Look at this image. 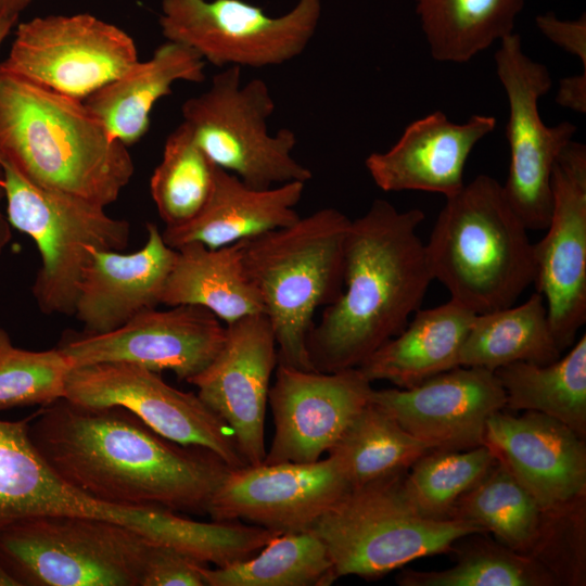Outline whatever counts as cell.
<instances>
[{
  "label": "cell",
  "instance_id": "38",
  "mask_svg": "<svg viewBox=\"0 0 586 586\" xmlns=\"http://www.w3.org/2000/svg\"><path fill=\"white\" fill-rule=\"evenodd\" d=\"M585 499L544 509L538 540L531 557L558 585L585 584Z\"/></svg>",
  "mask_w": 586,
  "mask_h": 586
},
{
  "label": "cell",
  "instance_id": "5",
  "mask_svg": "<svg viewBox=\"0 0 586 586\" xmlns=\"http://www.w3.org/2000/svg\"><path fill=\"white\" fill-rule=\"evenodd\" d=\"M349 224L341 211L326 207L290 226L244 240V266L271 323L279 362L316 371L307 336L316 310L333 303L342 292Z\"/></svg>",
  "mask_w": 586,
  "mask_h": 586
},
{
  "label": "cell",
  "instance_id": "10",
  "mask_svg": "<svg viewBox=\"0 0 586 586\" xmlns=\"http://www.w3.org/2000/svg\"><path fill=\"white\" fill-rule=\"evenodd\" d=\"M321 17V0H297L272 17L243 0H161L167 41L195 51L217 67L282 65L304 52Z\"/></svg>",
  "mask_w": 586,
  "mask_h": 586
},
{
  "label": "cell",
  "instance_id": "22",
  "mask_svg": "<svg viewBox=\"0 0 586 586\" xmlns=\"http://www.w3.org/2000/svg\"><path fill=\"white\" fill-rule=\"evenodd\" d=\"M148 239L136 252L91 249L74 315L84 333L116 330L138 314L156 308L177 250L167 245L155 224H146Z\"/></svg>",
  "mask_w": 586,
  "mask_h": 586
},
{
  "label": "cell",
  "instance_id": "31",
  "mask_svg": "<svg viewBox=\"0 0 586 586\" xmlns=\"http://www.w3.org/2000/svg\"><path fill=\"white\" fill-rule=\"evenodd\" d=\"M544 508L499 460L455 504L449 519L471 522L506 547L531 556Z\"/></svg>",
  "mask_w": 586,
  "mask_h": 586
},
{
  "label": "cell",
  "instance_id": "41",
  "mask_svg": "<svg viewBox=\"0 0 586 586\" xmlns=\"http://www.w3.org/2000/svg\"><path fill=\"white\" fill-rule=\"evenodd\" d=\"M556 102L577 113L586 112V72L560 80Z\"/></svg>",
  "mask_w": 586,
  "mask_h": 586
},
{
  "label": "cell",
  "instance_id": "35",
  "mask_svg": "<svg viewBox=\"0 0 586 586\" xmlns=\"http://www.w3.org/2000/svg\"><path fill=\"white\" fill-rule=\"evenodd\" d=\"M487 445L463 450L433 449L407 470L400 482L407 502L421 515L449 519L456 501L496 463Z\"/></svg>",
  "mask_w": 586,
  "mask_h": 586
},
{
  "label": "cell",
  "instance_id": "27",
  "mask_svg": "<svg viewBox=\"0 0 586 586\" xmlns=\"http://www.w3.org/2000/svg\"><path fill=\"white\" fill-rule=\"evenodd\" d=\"M561 354L537 291L520 305L476 314L461 346L459 365L495 371L517 361L547 365Z\"/></svg>",
  "mask_w": 586,
  "mask_h": 586
},
{
  "label": "cell",
  "instance_id": "6",
  "mask_svg": "<svg viewBox=\"0 0 586 586\" xmlns=\"http://www.w3.org/2000/svg\"><path fill=\"white\" fill-rule=\"evenodd\" d=\"M406 472L351 487L311 526L337 578L381 577L416 559L450 553L467 535L486 533L471 522L418 513L402 493Z\"/></svg>",
  "mask_w": 586,
  "mask_h": 586
},
{
  "label": "cell",
  "instance_id": "36",
  "mask_svg": "<svg viewBox=\"0 0 586 586\" xmlns=\"http://www.w3.org/2000/svg\"><path fill=\"white\" fill-rule=\"evenodd\" d=\"M72 369L58 347L39 352L20 348L0 327V411L43 407L65 398Z\"/></svg>",
  "mask_w": 586,
  "mask_h": 586
},
{
  "label": "cell",
  "instance_id": "12",
  "mask_svg": "<svg viewBox=\"0 0 586 586\" xmlns=\"http://www.w3.org/2000/svg\"><path fill=\"white\" fill-rule=\"evenodd\" d=\"M494 59L509 105L510 163L504 191L528 230L546 229L552 208L553 165L573 140L576 126L561 122L549 127L542 120L538 101L550 90L551 76L546 65L525 54L518 34L500 40Z\"/></svg>",
  "mask_w": 586,
  "mask_h": 586
},
{
  "label": "cell",
  "instance_id": "9",
  "mask_svg": "<svg viewBox=\"0 0 586 586\" xmlns=\"http://www.w3.org/2000/svg\"><path fill=\"white\" fill-rule=\"evenodd\" d=\"M275 109L263 79L242 82L241 68L231 66L215 74L204 92L186 100L181 113L209 160L249 187L306 183L313 173L292 156L295 133L288 128L275 135L268 130Z\"/></svg>",
  "mask_w": 586,
  "mask_h": 586
},
{
  "label": "cell",
  "instance_id": "30",
  "mask_svg": "<svg viewBox=\"0 0 586 586\" xmlns=\"http://www.w3.org/2000/svg\"><path fill=\"white\" fill-rule=\"evenodd\" d=\"M437 449L404 430L371 400L328 451L351 487L406 472L425 453Z\"/></svg>",
  "mask_w": 586,
  "mask_h": 586
},
{
  "label": "cell",
  "instance_id": "29",
  "mask_svg": "<svg viewBox=\"0 0 586 586\" xmlns=\"http://www.w3.org/2000/svg\"><path fill=\"white\" fill-rule=\"evenodd\" d=\"M527 0H416L431 55L466 63L513 33Z\"/></svg>",
  "mask_w": 586,
  "mask_h": 586
},
{
  "label": "cell",
  "instance_id": "15",
  "mask_svg": "<svg viewBox=\"0 0 586 586\" xmlns=\"http://www.w3.org/2000/svg\"><path fill=\"white\" fill-rule=\"evenodd\" d=\"M170 307L142 311L107 333H66L56 347L73 368L129 362L158 373L169 370L188 382L215 358L224 344L226 326L203 307Z\"/></svg>",
  "mask_w": 586,
  "mask_h": 586
},
{
  "label": "cell",
  "instance_id": "2",
  "mask_svg": "<svg viewBox=\"0 0 586 586\" xmlns=\"http://www.w3.org/2000/svg\"><path fill=\"white\" fill-rule=\"evenodd\" d=\"M423 219L419 208L402 212L377 199L351 220L342 292L307 336L316 371L357 368L420 308L434 280L425 243L417 232Z\"/></svg>",
  "mask_w": 586,
  "mask_h": 586
},
{
  "label": "cell",
  "instance_id": "19",
  "mask_svg": "<svg viewBox=\"0 0 586 586\" xmlns=\"http://www.w3.org/2000/svg\"><path fill=\"white\" fill-rule=\"evenodd\" d=\"M370 400L409 434L443 450L485 445L487 419L506 407L494 371L463 366L408 388H373Z\"/></svg>",
  "mask_w": 586,
  "mask_h": 586
},
{
  "label": "cell",
  "instance_id": "42",
  "mask_svg": "<svg viewBox=\"0 0 586 586\" xmlns=\"http://www.w3.org/2000/svg\"><path fill=\"white\" fill-rule=\"evenodd\" d=\"M3 169L0 165V256L3 254L7 245L12 238V228L2 211V203L4 201V188H3Z\"/></svg>",
  "mask_w": 586,
  "mask_h": 586
},
{
  "label": "cell",
  "instance_id": "23",
  "mask_svg": "<svg viewBox=\"0 0 586 586\" xmlns=\"http://www.w3.org/2000/svg\"><path fill=\"white\" fill-rule=\"evenodd\" d=\"M305 184L294 181L254 189L217 166L212 193L202 211L183 225L165 227L162 237L173 249L191 242L217 249L290 226L301 217L295 206Z\"/></svg>",
  "mask_w": 586,
  "mask_h": 586
},
{
  "label": "cell",
  "instance_id": "20",
  "mask_svg": "<svg viewBox=\"0 0 586 586\" xmlns=\"http://www.w3.org/2000/svg\"><path fill=\"white\" fill-rule=\"evenodd\" d=\"M484 442L544 509L586 496L585 440L564 423L502 409L487 419Z\"/></svg>",
  "mask_w": 586,
  "mask_h": 586
},
{
  "label": "cell",
  "instance_id": "43",
  "mask_svg": "<svg viewBox=\"0 0 586 586\" xmlns=\"http://www.w3.org/2000/svg\"><path fill=\"white\" fill-rule=\"evenodd\" d=\"M33 0H0V15L18 18Z\"/></svg>",
  "mask_w": 586,
  "mask_h": 586
},
{
  "label": "cell",
  "instance_id": "28",
  "mask_svg": "<svg viewBox=\"0 0 586 586\" xmlns=\"http://www.w3.org/2000/svg\"><path fill=\"white\" fill-rule=\"evenodd\" d=\"M494 372L506 394L505 409L540 412L564 423L585 440V334L553 362L517 361Z\"/></svg>",
  "mask_w": 586,
  "mask_h": 586
},
{
  "label": "cell",
  "instance_id": "24",
  "mask_svg": "<svg viewBox=\"0 0 586 586\" xmlns=\"http://www.w3.org/2000/svg\"><path fill=\"white\" fill-rule=\"evenodd\" d=\"M205 61L174 41L158 46L146 61H138L119 77L85 100L111 135L129 146L148 132L155 103L178 81L202 82Z\"/></svg>",
  "mask_w": 586,
  "mask_h": 586
},
{
  "label": "cell",
  "instance_id": "33",
  "mask_svg": "<svg viewBox=\"0 0 586 586\" xmlns=\"http://www.w3.org/2000/svg\"><path fill=\"white\" fill-rule=\"evenodd\" d=\"M474 533L457 540L454 566L422 572L406 569L396 576L400 586H555V577L534 558Z\"/></svg>",
  "mask_w": 586,
  "mask_h": 586
},
{
  "label": "cell",
  "instance_id": "37",
  "mask_svg": "<svg viewBox=\"0 0 586 586\" xmlns=\"http://www.w3.org/2000/svg\"><path fill=\"white\" fill-rule=\"evenodd\" d=\"M34 415L0 420V530L31 517L43 496L44 463L29 435Z\"/></svg>",
  "mask_w": 586,
  "mask_h": 586
},
{
  "label": "cell",
  "instance_id": "32",
  "mask_svg": "<svg viewBox=\"0 0 586 586\" xmlns=\"http://www.w3.org/2000/svg\"><path fill=\"white\" fill-rule=\"evenodd\" d=\"M202 573L206 586H327L337 579L311 530L279 534L256 555L227 566L204 565Z\"/></svg>",
  "mask_w": 586,
  "mask_h": 586
},
{
  "label": "cell",
  "instance_id": "16",
  "mask_svg": "<svg viewBox=\"0 0 586 586\" xmlns=\"http://www.w3.org/2000/svg\"><path fill=\"white\" fill-rule=\"evenodd\" d=\"M268 393L275 432L264 463L313 462L329 451L371 399L358 368L305 371L278 361Z\"/></svg>",
  "mask_w": 586,
  "mask_h": 586
},
{
  "label": "cell",
  "instance_id": "11",
  "mask_svg": "<svg viewBox=\"0 0 586 586\" xmlns=\"http://www.w3.org/2000/svg\"><path fill=\"white\" fill-rule=\"evenodd\" d=\"M139 61L133 38L89 13L20 23L0 73L85 101Z\"/></svg>",
  "mask_w": 586,
  "mask_h": 586
},
{
  "label": "cell",
  "instance_id": "13",
  "mask_svg": "<svg viewBox=\"0 0 586 586\" xmlns=\"http://www.w3.org/2000/svg\"><path fill=\"white\" fill-rule=\"evenodd\" d=\"M65 398L89 407H124L169 441L211 450L231 469L249 464L232 429L198 394L170 386L144 367L102 362L73 368Z\"/></svg>",
  "mask_w": 586,
  "mask_h": 586
},
{
  "label": "cell",
  "instance_id": "45",
  "mask_svg": "<svg viewBox=\"0 0 586 586\" xmlns=\"http://www.w3.org/2000/svg\"><path fill=\"white\" fill-rule=\"evenodd\" d=\"M0 586H20L0 563Z\"/></svg>",
  "mask_w": 586,
  "mask_h": 586
},
{
  "label": "cell",
  "instance_id": "14",
  "mask_svg": "<svg viewBox=\"0 0 586 586\" xmlns=\"http://www.w3.org/2000/svg\"><path fill=\"white\" fill-rule=\"evenodd\" d=\"M546 234L533 243L535 280L561 352L586 321V146L570 141L551 175Z\"/></svg>",
  "mask_w": 586,
  "mask_h": 586
},
{
  "label": "cell",
  "instance_id": "25",
  "mask_svg": "<svg viewBox=\"0 0 586 586\" xmlns=\"http://www.w3.org/2000/svg\"><path fill=\"white\" fill-rule=\"evenodd\" d=\"M475 315L453 300L419 308L397 335L357 368L370 382L385 380L408 388L459 367L461 346Z\"/></svg>",
  "mask_w": 586,
  "mask_h": 586
},
{
  "label": "cell",
  "instance_id": "40",
  "mask_svg": "<svg viewBox=\"0 0 586 586\" xmlns=\"http://www.w3.org/2000/svg\"><path fill=\"white\" fill-rule=\"evenodd\" d=\"M540 33L559 48L578 58L586 71V14L576 20H560L553 13L535 18Z\"/></svg>",
  "mask_w": 586,
  "mask_h": 586
},
{
  "label": "cell",
  "instance_id": "44",
  "mask_svg": "<svg viewBox=\"0 0 586 586\" xmlns=\"http://www.w3.org/2000/svg\"><path fill=\"white\" fill-rule=\"evenodd\" d=\"M18 18L0 15V48Z\"/></svg>",
  "mask_w": 586,
  "mask_h": 586
},
{
  "label": "cell",
  "instance_id": "17",
  "mask_svg": "<svg viewBox=\"0 0 586 586\" xmlns=\"http://www.w3.org/2000/svg\"><path fill=\"white\" fill-rule=\"evenodd\" d=\"M329 456L313 462L247 464L230 469L215 491L207 514L278 533L310 530L348 489Z\"/></svg>",
  "mask_w": 586,
  "mask_h": 586
},
{
  "label": "cell",
  "instance_id": "8",
  "mask_svg": "<svg viewBox=\"0 0 586 586\" xmlns=\"http://www.w3.org/2000/svg\"><path fill=\"white\" fill-rule=\"evenodd\" d=\"M0 165L7 219L34 240L40 254L31 286L36 304L46 315L72 316L91 249L125 250L129 222L85 199L36 186L1 158Z\"/></svg>",
  "mask_w": 586,
  "mask_h": 586
},
{
  "label": "cell",
  "instance_id": "18",
  "mask_svg": "<svg viewBox=\"0 0 586 586\" xmlns=\"http://www.w3.org/2000/svg\"><path fill=\"white\" fill-rule=\"evenodd\" d=\"M278 346L268 317L255 314L226 324L215 358L188 383L233 431L249 464L266 456L265 415Z\"/></svg>",
  "mask_w": 586,
  "mask_h": 586
},
{
  "label": "cell",
  "instance_id": "7",
  "mask_svg": "<svg viewBox=\"0 0 586 586\" xmlns=\"http://www.w3.org/2000/svg\"><path fill=\"white\" fill-rule=\"evenodd\" d=\"M152 543L107 519L37 515L0 530V563L20 586H139Z\"/></svg>",
  "mask_w": 586,
  "mask_h": 586
},
{
  "label": "cell",
  "instance_id": "4",
  "mask_svg": "<svg viewBox=\"0 0 586 586\" xmlns=\"http://www.w3.org/2000/svg\"><path fill=\"white\" fill-rule=\"evenodd\" d=\"M527 230L502 184L476 176L446 198L425 243L433 279L474 314L515 304L535 280Z\"/></svg>",
  "mask_w": 586,
  "mask_h": 586
},
{
  "label": "cell",
  "instance_id": "34",
  "mask_svg": "<svg viewBox=\"0 0 586 586\" xmlns=\"http://www.w3.org/2000/svg\"><path fill=\"white\" fill-rule=\"evenodd\" d=\"M217 166L181 123L166 138L161 162L150 178V192L165 227L193 219L212 193Z\"/></svg>",
  "mask_w": 586,
  "mask_h": 586
},
{
  "label": "cell",
  "instance_id": "1",
  "mask_svg": "<svg viewBox=\"0 0 586 586\" xmlns=\"http://www.w3.org/2000/svg\"><path fill=\"white\" fill-rule=\"evenodd\" d=\"M29 435L65 482L117 507L207 514L231 469L211 450L165 438L120 406L61 398L35 412Z\"/></svg>",
  "mask_w": 586,
  "mask_h": 586
},
{
  "label": "cell",
  "instance_id": "39",
  "mask_svg": "<svg viewBox=\"0 0 586 586\" xmlns=\"http://www.w3.org/2000/svg\"><path fill=\"white\" fill-rule=\"evenodd\" d=\"M196 559L153 542L146 552L139 586H206Z\"/></svg>",
  "mask_w": 586,
  "mask_h": 586
},
{
  "label": "cell",
  "instance_id": "21",
  "mask_svg": "<svg viewBox=\"0 0 586 586\" xmlns=\"http://www.w3.org/2000/svg\"><path fill=\"white\" fill-rule=\"evenodd\" d=\"M496 125V118L486 115L456 124L436 111L410 123L391 149L371 153L365 166L384 192L412 190L449 198L464 186V166L473 148Z\"/></svg>",
  "mask_w": 586,
  "mask_h": 586
},
{
  "label": "cell",
  "instance_id": "26",
  "mask_svg": "<svg viewBox=\"0 0 586 586\" xmlns=\"http://www.w3.org/2000/svg\"><path fill=\"white\" fill-rule=\"evenodd\" d=\"M243 246L244 240L217 249L199 242L176 249L161 304L200 306L226 324L264 313L262 296L244 266Z\"/></svg>",
  "mask_w": 586,
  "mask_h": 586
},
{
  "label": "cell",
  "instance_id": "3",
  "mask_svg": "<svg viewBox=\"0 0 586 586\" xmlns=\"http://www.w3.org/2000/svg\"><path fill=\"white\" fill-rule=\"evenodd\" d=\"M127 148L85 101L0 73V158L34 184L106 207L133 176Z\"/></svg>",
  "mask_w": 586,
  "mask_h": 586
}]
</instances>
